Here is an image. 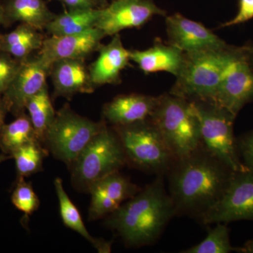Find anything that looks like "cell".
Returning a JSON list of instances; mask_svg holds the SVG:
<instances>
[{"instance_id": "cell-1", "label": "cell", "mask_w": 253, "mask_h": 253, "mask_svg": "<svg viewBox=\"0 0 253 253\" xmlns=\"http://www.w3.org/2000/svg\"><path fill=\"white\" fill-rule=\"evenodd\" d=\"M234 172L202 146L174 161L166 176L176 216L200 222L220 199Z\"/></svg>"}, {"instance_id": "cell-2", "label": "cell", "mask_w": 253, "mask_h": 253, "mask_svg": "<svg viewBox=\"0 0 253 253\" xmlns=\"http://www.w3.org/2000/svg\"><path fill=\"white\" fill-rule=\"evenodd\" d=\"M164 177L157 175L153 182L107 216L106 226L116 231L129 247L154 244L176 216Z\"/></svg>"}, {"instance_id": "cell-3", "label": "cell", "mask_w": 253, "mask_h": 253, "mask_svg": "<svg viewBox=\"0 0 253 253\" xmlns=\"http://www.w3.org/2000/svg\"><path fill=\"white\" fill-rule=\"evenodd\" d=\"M246 47L207 50L185 54L184 65L170 94L191 101H211L231 63Z\"/></svg>"}, {"instance_id": "cell-4", "label": "cell", "mask_w": 253, "mask_h": 253, "mask_svg": "<svg viewBox=\"0 0 253 253\" xmlns=\"http://www.w3.org/2000/svg\"><path fill=\"white\" fill-rule=\"evenodd\" d=\"M158 128L175 160L202 146L197 110L194 101L173 94L158 96L149 118Z\"/></svg>"}, {"instance_id": "cell-5", "label": "cell", "mask_w": 253, "mask_h": 253, "mask_svg": "<svg viewBox=\"0 0 253 253\" xmlns=\"http://www.w3.org/2000/svg\"><path fill=\"white\" fill-rule=\"evenodd\" d=\"M126 163L157 175L166 176L176 161L158 128L150 119L114 126Z\"/></svg>"}, {"instance_id": "cell-6", "label": "cell", "mask_w": 253, "mask_h": 253, "mask_svg": "<svg viewBox=\"0 0 253 253\" xmlns=\"http://www.w3.org/2000/svg\"><path fill=\"white\" fill-rule=\"evenodd\" d=\"M126 164V154L117 134L105 126L69 166L73 185L88 191L96 181L119 172Z\"/></svg>"}, {"instance_id": "cell-7", "label": "cell", "mask_w": 253, "mask_h": 253, "mask_svg": "<svg viewBox=\"0 0 253 253\" xmlns=\"http://www.w3.org/2000/svg\"><path fill=\"white\" fill-rule=\"evenodd\" d=\"M200 121L201 144L234 172L245 170L234 136L236 116L209 101H194Z\"/></svg>"}, {"instance_id": "cell-8", "label": "cell", "mask_w": 253, "mask_h": 253, "mask_svg": "<svg viewBox=\"0 0 253 253\" xmlns=\"http://www.w3.org/2000/svg\"><path fill=\"white\" fill-rule=\"evenodd\" d=\"M105 126L104 123L94 122L80 116L66 104L56 112L43 144L55 158L69 167Z\"/></svg>"}, {"instance_id": "cell-9", "label": "cell", "mask_w": 253, "mask_h": 253, "mask_svg": "<svg viewBox=\"0 0 253 253\" xmlns=\"http://www.w3.org/2000/svg\"><path fill=\"white\" fill-rule=\"evenodd\" d=\"M253 221V171L232 173L224 194L202 218L204 225L233 221Z\"/></svg>"}, {"instance_id": "cell-10", "label": "cell", "mask_w": 253, "mask_h": 253, "mask_svg": "<svg viewBox=\"0 0 253 253\" xmlns=\"http://www.w3.org/2000/svg\"><path fill=\"white\" fill-rule=\"evenodd\" d=\"M250 47L226 70L212 101L234 116L253 100V66L249 58Z\"/></svg>"}, {"instance_id": "cell-11", "label": "cell", "mask_w": 253, "mask_h": 253, "mask_svg": "<svg viewBox=\"0 0 253 253\" xmlns=\"http://www.w3.org/2000/svg\"><path fill=\"white\" fill-rule=\"evenodd\" d=\"M166 11L153 0H113L101 8L95 27L105 36H113L128 28H139L155 16H165Z\"/></svg>"}, {"instance_id": "cell-12", "label": "cell", "mask_w": 253, "mask_h": 253, "mask_svg": "<svg viewBox=\"0 0 253 253\" xmlns=\"http://www.w3.org/2000/svg\"><path fill=\"white\" fill-rule=\"evenodd\" d=\"M104 37V33L96 27L77 34L50 36L44 40L37 56L51 69L54 63L61 60L85 59L99 49Z\"/></svg>"}, {"instance_id": "cell-13", "label": "cell", "mask_w": 253, "mask_h": 253, "mask_svg": "<svg viewBox=\"0 0 253 253\" xmlns=\"http://www.w3.org/2000/svg\"><path fill=\"white\" fill-rule=\"evenodd\" d=\"M50 69L38 59V56H29L23 60L16 76L1 100L8 112L16 116L26 111V106L32 96L46 85Z\"/></svg>"}, {"instance_id": "cell-14", "label": "cell", "mask_w": 253, "mask_h": 253, "mask_svg": "<svg viewBox=\"0 0 253 253\" xmlns=\"http://www.w3.org/2000/svg\"><path fill=\"white\" fill-rule=\"evenodd\" d=\"M166 26L169 44L185 54L229 47L225 42L204 25L180 14L168 16Z\"/></svg>"}, {"instance_id": "cell-15", "label": "cell", "mask_w": 253, "mask_h": 253, "mask_svg": "<svg viewBox=\"0 0 253 253\" xmlns=\"http://www.w3.org/2000/svg\"><path fill=\"white\" fill-rule=\"evenodd\" d=\"M141 189L119 172L96 181L88 190L91 194L89 219L107 217Z\"/></svg>"}, {"instance_id": "cell-16", "label": "cell", "mask_w": 253, "mask_h": 253, "mask_svg": "<svg viewBox=\"0 0 253 253\" xmlns=\"http://www.w3.org/2000/svg\"><path fill=\"white\" fill-rule=\"evenodd\" d=\"M158 97L131 94L116 96L105 104L103 116L114 126H127L149 119Z\"/></svg>"}, {"instance_id": "cell-17", "label": "cell", "mask_w": 253, "mask_h": 253, "mask_svg": "<svg viewBox=\"0 0 253 253\" xmlns=\"http://www.w3.org/2000/svg\"><path fill=\"white\" fill-rule=\"evenodd\" d=\"M98 51L97 59L89 68L91 83L94 86L117 83L130 61L129 50L123 46L119 34H116L109 44L101 45Z\"/></svg>"}, {"instance_id": "cell-18", "label": "cell", "mask_w": 253, "mask_h": 253, "mask_svg": "<svg viewBox=\"0 0 253 253\" xmlns=\"http://www.w3.org/2000/svg\"><path fill=\"white\" fill-rule=\"evenodd\" d=\"M56 96L71 97L78 93L93 92L89 68L84 59H66L53 64L50 73Z\"/></svg>"}, {"instance_id": "cell-19", "label": "cell", "mask_w": 253, "mask_h": 253, "mask_svg": "<svg viewBox=\"0 0 253 253\" xmlns=\"http://www.w3.org/2000/svg\"><path fill=\"white\" fill-rule=\"evenodd\" d=\"M129 56L146 74L165 71L175 77L180 73L185 59V54L178 48L159 42L146 50L129 51Z\"/></svg>"}, {"instance_id": "cell-20", "label": "cell", "mask_w": 253, "mask_h": 253, "mask_svg": "<svg viewBox=\"0 0 253 253\" xmlns=\"http://www.w3.org/2000/svg\"><path fill=\"white\" fill-rule=\"evenodd\" d=\"M4 6L6 23H26L38 31L46 29L56 15L44 0H7Z\"/></svg>"}, {"instance_id": "cell-21", "label": "cell", "mask_w": 253, "mask_h": 253, "mask_svg": "<svg viewBox=\"0 0 253 253\" xmlns=\"http://www.w3.org/2000/svg\"><path fill=\"white\" fill-rule=\"evenodd\" d=\"M39 31L30 25L21 23L12 31L2 35L0 51L19 61L27 59L42 46L44 38Z\"/></svg>"}, {"instance_id": "cell-22", "label": "cell", "mask_w": 253, "mask_h": 253, "mask_svg": "<svg viewBox=\"0 0 253 253\" xmlns=\"http://www.w3.org/2000/svg\"><path fill=\"white\" fill-rule=\"evenodd\" d=\"M54 186L59 199L60 214L63 224L87 240L99 253H111V241L109 242L102 239H94L86 229L80 211L65 191L62 179L56 178Z\"/></svg>"}, {"instance_id": "cell-23", "label": "cell", "mask_w": 253, "mask_h": 253, "mask_svg": "<svg viewBox=\"0 0 253 253\" xmlns=\"http://www.w3.org/2000/svg\"><path fill=\"white\" fill-rule=\"evenodd\" d=\"M100 13L101 8L68 10L63 14H56L45 30L50 36L77 34L95 27Z\"/></svg>"}, {"instance_id": "cell-24", "label": "cell", "mask_w": 253, "mask_h": 253, "mask_svg": "<svg viewBox=\"0 0 253 253\" xmlns=\"http://www.w3.org/2000/svg\"><path fill=\"white\" fill-rule=\"evenodd\" d=\"M34 140H38L34 127L28 115L23 112L13 122L3 126L0 132V149L4 154L11 155L18 148Z\"/></svg>"}, {"instance_id": "cell-25", "label": "cell", "mask_w": 253, "mask_h": 253, "mask_svg": "<svg viewBox=\"0 0 253 253\" xmlns=\"http://www.w3.org/2000/svg\"><path fill=\"white\" fill-rule=\"evenodd\" d=\"M26 110L37 138L43 144L46 131L54 121L56 113L48 92L47 85L28 100Z\"/></svg>"}, {"instance_id": "cell-26", "label": "cell", "mask_w": 253, "mask_h": 253, "mask_svg": "<svg viewBox=\"0 0 253 253\" xmlns=\"http://www.w3.org/2000/svg\"><path fill=\"white\" fill-rule=\"evenodd\" d=\"M42 145L40 141H32L12 153L17 178L27 177L42 170L43 161L48 155V150Z\"/></svg>"}, {"instance_id": "cell-27", "label": "cell", "mask_w": 253, "mask_h": 253, "mask_svg": "<svg viewBox=\"0 0 253 253\" xmlns=\"http://www.w3.org/2000/svg\"><path fill=\"white\" fill-rule=\"evenodd\" d=\"M234 251L231 246L229 229L225 223H216L210 229L207 236L199 244L181 253H229Z\"/></svg>"}, {"instance_id": "cell-28", "label": "cell", "mask_w": 253, "mask_h": 253, "mask_svg": "<svg viewBox=\"0 0 253 253\" xmlns=\"http://www.w3.org/2000/svg\"><path fill=\"white\" fill-rule=\"evenodd\" d=\"M11 202L26 217L31 215L40 207L39 198L31 183L26 181L23 177L17 178V182L11 195Z\"/></svg>"}, {"instance_id": "cell-29", "label": "cell", "mask_w": 253, "mask_h": 253, "mask_svg": "<svg viewBox=\"0 0 253 253\" xmlns=\"http://www.w3.org/2000/svg\"><path fill=\"white\" fill-rule=\"evenodd\" d=\"M21 62L7 53L0 51V99L14 80Z\"/></svg>"}, {"instance_id": "cell-30", "label": "cell", "mask_w": 253, "mask_h": 253, "mask_svg": "<svg viewBox=\"0 0 253 253\" xmlns=\"http://www.w3.org/2000/svg\"><path fill=\"white\" fill-rule=\"evenodd\" d=\"M240 157L245 167L253 171V131L237 139Z\"/></svg>"}, {"instance_id": "cell-31", "label": "cell", "mask_w": 253, "mask_h": 253, "mask_svg": "<svg viewBox=\"0 0 253 253\" xmlns=\"http://www.w3.org/2000/svg\"><path fill=\"white\" fill-rule=\"evenodd\" d=\"M253 18V0H239V11L235 17L223 23L221 28L230 27L247 22Z\"/></svg>"}, {"instance_id": "cell-32", "label": "cell", "mask_w": 253, "mask_h": 253, "mask_svg": "<svg viewBox=\"0 0 253 253\" xmlns=\"http://www.w3.org/2000/svg\"><path fill=\"white\" fill-rule=\"evenodd\" d=\"M68 10H84L99 8L96 0H58Z\"/></svg>"}, {"instance_id": "cell-33", "label": "cell", "mask_w": 253, "mask_h": 253, "mask_svg": "<svg viewBox=\"0 0 253 253\" xmlns=\"http://www.w3.org/2000/svg\"><path fill=\"white\" fill-rule=\"evenodd\" d=\"M234 251L240 253H253V239L249 240L241 247L234 248Z\"/></svg>"}, {"instance_id": "cell-34", "label": "cell", "mask_w": 253, "mask_h": 253, "mask_svg": "<svg viewBox=\"0 0 253 253\" xmlns=\"http://www.w3.org/2000/svg\"><path fill=\"white\" fill-rule=\"evenodd\" d=\"M7 112V109H6L4 102H3L1 99H0V132L2 129L3 126H4L5 117H6V114Z\"/></svg>"}, {"instance_id": "cell-35", "label": "cell", "mask_w": 253, "mask_h": 253, "mask_svg": "<svg viewBox=\"0 0 253 253\" xmlns=\"http://www.w3.org/2000/svg\"><path fill=\"white\" fill-rule=\"evenodd\" d=\"M6 16H5V11L4 4H1V0H0V26L1 25L6 24Z\"/></svg>"}, {"instance_id": "cell-36", "label": "cell", "mask_w": 253, "mask_h": 253, "mask_svg": "<svg viewBox=\"0 0 253 253\" xmlns=\"http://www.w3.org/2000/svg\"><path fill=\"white\" fill-rule=\"evenodd\" d=\"M13 157L11 155L7 154H0V163L4 162V161H7V160L12 159Z\"/></svg>"}, {"instance_id": "cell-37", "label": "cell", "mask_w": 253, "mask_h": 253, "mask_svg": "<svg viewBox=\"0 0 253 253\" xmlns=\"http://www.w3.org/2000/svg\"><path fill=\"white\" fill-rule=\"evenodd\" d=\"M96 1H97L99 8H104L109 4H108V0H96Z\"/></svg>"}, {"instance_id": "cell-38", "label": "cell", "mask_w": 253, "mask_h": 253, "mask_svg": "<svg viewBox=\"0 0 253 253\" xmlns=\"http://www.w3.org/2000/svg\"><path fill=\"white\" fill-rule=\"evenodd\" d=\"M249 58L250 61H251V63L253 65V48H250Z\"/></svg>"}, {"instance_id": "cell-39", "label": "cell", "mask_w": 253, "mask_h": 253, "mask_svg": "<svg viewBox=\"0 0 253 253\" xmlns=\"http://www.w3.org/2000/svg\"><path fill=\"white\" fill-rule=\"evenodd\" d=\"M1 38H2V35H1V33H0V48H1Z\"/></svg>"}]
</instances>
